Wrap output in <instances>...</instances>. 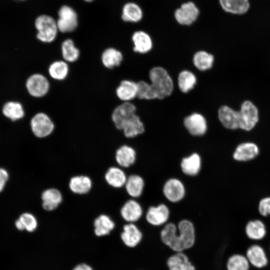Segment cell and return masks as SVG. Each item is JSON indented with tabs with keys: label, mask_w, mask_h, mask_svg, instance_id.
Returning a JSON list of instances; mask_svg holds the SVG:
<instances>
[{
	"label": "cell",
	"mask_w": 270,
	"mask_h": 270,
	"mask_svg": "<svg viewBox=\"0 0 270 270\" xmlns=\"http://www.w3.org/2000/svg\"><path fill=\"white\" fill-rule=\"evenodd\" d=\"M137 84L138 98L146 100L156 98L150 84L144 81H140L137 83Z\"/></svg>",
	"instance_id": "obj_39"
},
{
	"label": "cell",
	"mask_w": 270,
	"mask_h": 270,
	"mask_svg": "<svg viewBox=\"0 0 270 270\" xmlns=\"http://www.w3.org/2000/svg\"><path fill=\"white\" fill-rule=\"evenodd\" d=\"M196 82L195 75L190 71L184 70L181 72L178 76V85L180 90L188 92L192 89Z\"/></svg>",
	"instance_id": "obj_33"
},
{
	"label": "cell",
	"mask_w": 270,
	"mask_h": 270,
	"mask_svg": "<svg viewBox=\"0 0 270 270\" xmlns=\"http://www.w3.org/2000/svg\"><path fill=\"white\" fill-rule=\"evenodd\" d=\"M26 87L29 94L34 97H42L46 95L50 88L47 78L42 74H34L27 80Z\"/></svg>",
	"instance_id": "obj_12"
},
{
	"label": "cell",
	"mask_w": 270,
	"mask_h": 270,
	"mask_svg": "<svg viewBox=\"0 0 270 270\" xmlns=\"http://www.w3.org/2000/svg\"><path fill=\"white\" fill-rule=\"evenodd\" d=\"M226 267L227 270H249L250 262L246 256L236 254L228 259Z\"/></svg>",
	"instance_id": "obj_34"
},
{
	"label": "cell",
	"mask_w": 270,
	"mask_h": 270,
	"mask_svg": "<svg viewBox=\"0 0 270 270\" xmlns=\"http://www.w3.org/2000/svg\"><path fill=\"white\" fill-rule=\"evenodd\" d=\"M122 130L125 137L132 138L142 134L144 128L140 117L135 114L124 124Z\"/></svg>",
	"instance_id": "obj_29"
},
{
	"label": "cell",
	"mask_w": 270,
	"mask_h": 270,
	"mask_svg": "<svg viewBox=\"0 0 270 270\" xmlns=\"http://www.w3.org/2000/svg\"><path fill=\"white\" fill-rule=\"evenodd\" d=\"M246 257L252 266L262 268L268 264V259L264 248L258 244L250 246L246 251Z\"/></svg>",
	"instance_id": "obj_21"
},
{
	"label": "cell",
	"mask_w": 270,
	"mask_h": 270,
	"mask_svg": "<svg viewBox=\"0 0 270 270\" xmlns=\"http://www.w3.org/2000/svg\"><path fill=\"white\" fill-rule=\"evenodd\" d=\"M149 76L150 86L156 98L162 99L171 94L173 82L166 70L162 67H154L150 70Z\"/></svg>",
	"instance_id": "obj_3"
},
{
	"label": "cell",
	"mask_w": 270,
	"mask_h": 270,
	"mask_svg": "<svg viewBox=\"0 0 270 270\" xmlns=\"http://www.w3.org/2000/svg\"><path fill=\"white\" fill-rule=\"evenodd\" d=\"M18 219L22 222L24 230L28 232H33L37 228L38 222L35 216L30 212H24L19 217Z\"/></svg>",
	"instance_id": "obj_38"
},
{
	"label": "cell",
	"mask_w": 270,
	"mask_h": 270,
	"mask_svg": "<svg viewBox=\"0 0 270 270\" xmlns=\"http://www.w3.org/2000/svg\"><path fill=\"white\" fill-rule=\"evenodd\" d=\"M93 184V180L89 176L78 174L70 178L68 182V188L74 194L84 196L91 192Z\"/></svg>",
	"instance_id": "obj_9"
},
{
	"label": "cell",
	"mask_w": 270,
	"mask_h": 270,
	"mask_svg": "<svg viewBox=\"0 0 270 270\" xmlns=\"http://www.w3.org/2000/svg\"><path fill=\"white\" fill-rule=\"evenodd\" d=\"M137 83L128 80L121 82L116 90V94L118 98L125 102L132 100L137 96Z\"/></svg>",
	"instance_id": "obj_28"
},
{
	"label": "cell",
	"mask_w": 270,
	"mask_h": 270,
	"mask_svg": "<svg viewBox=\"0 0 270 270\" xmlns=\"http://www.w3.org/2000/svg\"><path fill=\"white\" fill-rule=\"evenodd\" d=\"M219 3L224 11L232 14H244L250 8L249 0H219Z\"/></svg>",
	"instance_id": "obj_24"
},
{
	"label": "cell",
	"mask_w": 270,
	"mask_h": 270,
	"mask_svg": "<svg viewBox=\"0 0 270 270\" xmlns=\"http://www.w3.org/2000/svg\"><path fill=\"white\" fill-rule=\"evenodd\" d=\"M170 215L168 208L166 204H161L157 206H150L147 210L146 218L148 224L157 226L166 223Z\"/></svg>",
	"instance_id": "obj_13"
},
{
	"label": "cell",
	"mask_w": 270,
	"mask_h": 270,
	"mask_svg": "<svg viewBox=\"0 0 270 270\" xmlns=\"http://www.w3.org/2000/svg\"><path fill=\"white\" fill-rule=\"evenodd\" d=\"M199 14V9L196 4L192 2H188L183 3L175 10L174 16L180 24L188 26L197 20Z\"/></svg>",
	"instance_id": "obj_8"
},
{
	"label": "cell",
	"mask_w": 270,
	"mask_h": 270,
	"mask_svg": "<svg viewBox=\"0 0 270 270\" xmlns=\"http://www.w3.org/2000/svg\"><path fill=\"white\" fill-rule=\"evenodd\" d=\"M56 21L58 30L62 32L74 31L78 26V16L75 10L68 6H62L58 12Z\"/></svg>",
	"instance_id": "obj_7"
},
{
	"label": "cell",
	"mask_w": 270,
	"mask_h": 270,
	"mask_svg": "<svg viewBox=\"0 0 270 270\" xmlns=\"http://www.w3.org/2000/svg\"><path fill=\"white\" fill-rule=\"evenodd\" d=\"M244 230L248 238L252 240H262L266 234L264 224L259 220L249 221L246 224Z\"/></svg>",
	"instance_id": "obj_27"
},
{
	"label": "cell",
	"mask_w": 270,
	"mask_h": 270,
	"mask_svg": "<svg viewBox=\"0 0 270 270\" xmlns=\"http://www.w3.org/2000/svg\"><path fill=\"white\" fill-rule=\"evenodd\" d=\"M62 52L64 59L68 62L76 60L80 55V52L70 39H67L62 44Z\"/></svg>",
	"instance_id": "obj_36"
},
{
	"label": "cell",
	"mask_w": 270,
	"mask_h": 270,
	"mask_svg": "<svg viewBox=\"0 0 270 270\" xmlns=\"http://www.w3.org/2000/svg\"><path fill=\"white\" fill-rule=\"evenodd\" d=\"M136 106L128 102H125L117 106L112 115L115 127L122 130L124 124L136 114Z\"/></svg>",
	"instance_id": "obj_11"
},
{
	"label": "cell",
	"mask_w": 270,
	"mask_h": 270,
	"mask_svg": "<svg viewBox=\"0 0 270 270\" xmlns=\"http://www.w3.org/2000/svg\"><path fill=\"white\" fill-rule=\"evenodd\" d=\"M122 218L128 223H134L138 220L142 214L140 204L136 200L130 199L126 200L120 209Z\"/></svg>",
	"instance_id": "obj_18"
},
{
	"label": "cell",
	"mask_w": 270,
	"mask_h": 270,
	"mask_svg": "<svg viewBox=\"0 0 270 270\" xmlns=\"http://www.w3.org/2000/svg\"><path fill=\"white\" fill-rule=\"evenodd\" d=\"M142 8L136 3L128 2L123 6L122 18L124 22H137L142 19Z\"/></svg>",
	"instance_id": "obj_30"
},
{
	"label": "cell",
	"mask_w": 270,
	"mask_h": 270,
	"mask_svg": "<svg viewBox=\"0 0 270 270\" xmlns=\"http://www.w3.org/2000/svg\"><path fill=\"white\" fill-rule=\"evenodd\" d=\"M15 226L19 230L22 231L24 230V228L22 222L18 218L15 222Z\"/></svg>",
	"instance_id": "obj_43"
},
{
	"label": "cell",
	"mask_w": 270,
	"mask_h": 270,
	"mask_svg": "<svg viewBox=\"0 0 270 270\" xmlns=\"http://www.w3.org/2000/svg\"><path fill=\"white\" fill-rule=\"evenodd\" d=\"M134 44V50L140 54L149 52L152 46V40L150 36L146 32L142 30L136 32L132 36Z\"/></svg>",
	"instance_id": "obj_25"
},
{
	"label": "cell",
	"mask_w": 270,
	"mask_h": 270,
	"mask_svg": "<svg viewBox=\"0 0 270 270\" xmlns=\"http://www.w3.org/2000/svg\"><path fill=\"white\" fill-rule=\"evenodd\" d=\"M168 270H196L188 256L183 252H177L166 260Z\"/></svg>",
	"instance_id": "obj_20"
},
{
	"label": "cell",
	"mask_w": 270,
	"mask_h": 270,
	"mask_svg": "<svg viewBox=\"0 0 270 270\" xmlns=\"http://www.w3.org/2000/svg\"><path fill=\"white\" fill-rule=\"evenodd\" d=\"M258 210L260 214L263 216L270 215V196L262 198L260 200Z\"/></svg>",
	"instance_id": "obj_40"
},
{
	"label": "cell",
	"mask_w": 270,
	"mask_h": 270,
	"mask_svg": "<svg viewBox=\"0 0 270 270\" xmlns=\"http://www.w3.org/2000/svg\"><path fill=\"white\" fill-rule=\"evenodd\" d=\"M144 182L142 176L133 174L129 176L124 185L127 194L133 198L140 196L144 190Z\"/></svg>",
	"instance_id": "obj_26"
},
{
	"label": "cell",
	"mask_w": 270,
	"mask_h": 270,
	"mask_svg": "<svg viewBox=\"0 0 270 270\" xmlns=\"http://www.w3.org/2000/svg\"><path fill=\"white\" fill-rule=\"evenodd\" d=\"M72 270H93L92 268L86 264H80L76 266Z\"/></svg>",
	"instance_id": "obj_42"
},
{
	"label": "cell",
	"mask_w": 270,
	"mask_h": 270,
	"mask_svg": "<svg viewBox=\"0 0 270 270\" xmlns=\"http://www.w3.org/2000/svg\"><path fill=\"white\" fill-rule=\"evenodd\" d=\"M20 0V1H22V0Z\"/></svg>",
	"instance_id": "obj_45"
},
{
	"label": "cell",
	"mask_w": 270,
	"mask_h": 270,
	"mask_svg": "<svg viewBox=\"0 0 270 270\" xmlns=\"http://www.w3.org/2000/svg\"><path fill=\"white\" fill-rule=\"evenodd\" d=\"M102 60L106 68H112L120 64L122 60V55L119 50L110 48L103 52Z\"/></svg>",
	"instance_id": "obj_31"
},
{
	"label": "cell",
	"mask_w": 270,
	"mask_h": 270,
	"mask_svg": "<svg viewBox=\"0 0 270 270\" xmlns=\"http://www.w3.org/2000/svg\"><path fill=\"white\" fill-rule=\"evenodd\" d=\"M214 60V56L204 51L196 52L193 58L194 66L200 70H206L211 68Z\"/></svg>",
	"instance_id": "obj_32"
},
{
	"label": "cell",
	"mask_w": 270,
	"mask_h": 270,
	"mask_svg": "<svg viewBox=\"0 0 270 270\" xmlns=\"http://www.w3.org/2000/svg\"><path fill=\"white\" fill-rule=\"evenodd\" d=\"M185 128L190 134L194 136L204 135L207 130L205 118L198 113H193L186 116L184 121Z\"/></svg>",
	"instance_id": "obj_14"
},
{
	"label": "cell",
	"mask_w": 270,
	"mask_h": 270,
	"mask_svg": "<svg viewBox=\"0 0 270 270\" xmlns=\"http://www.w3.org/2000/svg\"><path fill=\"white\" fill-rule=\"evenodd\" d=\"M162 192L166 198L172 202L180 201L184 196L186 190L183 183L178 179L172 178L164 183Z\"/></svg>",
	"instance_id": "obj_10"
},
{
	"label": "cell",
	"mask_w": 270,
	"mask_h": 270,
	"mask_svg": "<svg viewBox=\"0 0 270 270\" xmlns=\"http://www.w3.org/2000/svg\"><path fill=\"white\" fill-rule=\"evenodd\" d=\"M8 178V174L7 171L2 168H0V192H1Z\"/></svg>",
	"instance_id": "obj_41"
},
{
	"label": "cell",
	"mask_w": 270,
	"mask_h": 270,
	"mask_svg": "<svg viewBox=\"0 0 270 270\" xmlns=\"http://www.w3.org/2000/svg\"><path fill=\"white\" fill-rule=\"evenodd\" d=\"M94 232L98 236H106L114 228L115 223L108 214H101L94 221Z\"/></svg>",
	"instance_id": "obj_22"
},
{
	"label": "cell",
	"mask_w": 270,
	"mask_h": 270,
	"mask_svg": "<svg viewBox=\"0 0 270 270\" xmlns=\"http://www.w3.org/2000/svg\"><path fill=\"white\" fill-rule=\"evenodd\" d=\"M201 166V158L198 154L195 152L184 158L180 162L182 172L190 176L198 174L200 170Z\"/></svg>",
	"instance_id": "obj_23"
},
{
	"label": "cell",
	"mask_w": 270,
	"mask_h": 270,
	"mask_svg": "<svg viewBox=\"0 0 270 270\" xmlns=\"http://www.w3.org/2000/svg\"><path fill=\"white\" fill-rule=\"evenodd\" d=\"M259 152V148L255 143L244 142L236 147L232 157L234 160L238 162H248L256 158Z\"/></svg>",
	"instance_id": "obj_15"
},
{
	"label": "cell",
	"mask_w": 270,
	"mask_h": 270,
	"mask_svg": "<svg viewBox=\"0 0 270 270\" xmlns=\"http://www.w3.org/2000/svg\"><path fill=\"white\" fill-rule=\"evenodd\" d=\"M41 206L48 212L56 210L64 201V194L56 187H50L43 190L40 194Z\"/></svg>",
	"instance_id": "obj_6"
},
{
	"label": "cell",
	"mask_w": 270,
	"mask_h": 270,
	"mask_svg": "<svg viewBox=\"0 0 270 270\" xmlns=\"http://www.w3.org/2000/svg\"><path fill=\"white\" fill-rule=\"evenodd\" d=\"M2 112L6 116L12 121L22 118L24 114L22 104L13 102H6L4 106Z\"/></svg>",
	"instance_id": "obj_35"
},
{
	"label": "cell",
	"mask_w": 270,
	"mask_h": 270,
	"mask_svg": "<svg viewBox=\"0 0 270 270\" xmlns=\"http://www.w3.org/2000/svg\"><path fill=\"white\" fill-rule=\"evenodd\" d=\"M68 72V64L64 61L60 60L52 62L48 68L50 76L56 80L64 79Z\"/></svg>",
	"instance_id": "obj_37"
},
{
	"label": "cell",
	"mask_w": 270,
	"mask_h": 270,
	"mask_svg": "<svg viewBox=\"0 0 270 270\" xmlns=\"http://www.w3.org/2000/svg\"><path fill=\"white\" fill-rule=\"evenodd\" d=\"M86 2H90L92 1L93 0H84Z\"/></svg>",
	"instance_id": "obj_44"
},
{
	"label": "cell",
	"mask_w": 270,
	"mask_h": 270,
	"mask_svg": "<svg viewBox=\"0 0 270 270\" xmlns=\"http://www.w3.org/2000/svg\"><path fill=\"white\" fill-rule=\"evenodd\" d=\"M218 119L226 128L252 130L258 121V112L256 106L250 100L244 102L239 111L226 106H222L218 111Z\"/></svg>",
	"instance_id": "obj_2"
},
{
	"label": "cell",
	"mask_w": 270,
	"mask_h": 270,
	"mask_svg": "<svg viewBox=\"0 0 270 270\" xmlns=\"http://www.w3.org/2000/svg\"><path fill=\"white\" fill-rule=\"evenodd\" d=\"M136 155V150L127 144H123L116 150L114 158L120 167L128 168L134 164Z\"/></svg>",
	"instance_id": "obj_19"
},
{
	"label": "cell",
	"mask_w": 270,
	"mask_h": 270,
	"mask_svg": "<svg viewBox=\"0 0 270 270\" xmlns=\"http://www.w3.org/2000/svg\"><path fill=\"white\" fill-rule=\"evenodd\" d=\"M36 37L42 42H50L56 38L58 30L56 21L52 16L42 14L36 19Z\"/></svg>",
	"instance_id": "obj_4"
},
{
	"label": "cell",
	"mask_w": 270,
	"mask_h": 270,
	"mask_svg": "<svg viewBox=\"0 0 270 270\" xmlns=\"http://www.w3.org/2000/svg\"></svg>",
	"instance_id": "obj_46"
},
{
	"label": "cell",
	"mask_w": 270,
	"mask_h": 270,
	"mask_svg": "<svg viewBox=\"0 0 270 270\" xmlns=\"http://www.w3.org/2000/svg\"><path fill=\"white\" fill-rule=\"evenodd\" d=\"M177 227L172 222L167 223L160 232L162 242L171 250L177 252L192 248L196 242V230L193 223L186 219L182 220Z\"/></svg>",
	"instance_id": "obj_1"
},
{
	"label": "cell",
	"mask_w": 270,
	"mask_h": 270,
	"mask_svg": "<svg viewBox=\"0 0 270 270\" xmlns=\"http://www.w3.org/2000/svg\"><path fill=\"white\" fill-rule=\"evenodd\" d=\"M104 178L109 186L118 189L124 186L128 177L120 168L112 166L106 170Z\"/></svg>",
	"instance_id": "obj_17"
},
{
	"label": "cell",
	"mask_w": 270,
	"mask_h": 270,
	"mask_svg": "<svg viewBox=\"0 0 270 270\" xmlns=\"http://www.w3.org/2000/svg\"><path fill=\"white\" fill-rule=\"evenodd\" d=\"M31 130L36 137L45 138L49 137L54 130V124L46 114L40 112L34 115L30 120Z\"/></svg>",
	"instance_id": "obj_5"
},
{
	"label": "cell",
	"mask_w": 270,
	"mask_h": 270,
	"mask_svg": "<svg viewBox=\"0 0 270 270\" xmlns=\"http://www.w3.org/2000/svg\"><path fill=\"white\" fill-rule=\"evenodd\" d=\"M120 238L126 246L133 248L136 246L142 240L143 234L134 223H128L122 228Z\"/></svg>",
	"instance_id": "obj_16"
}]
</instances>
